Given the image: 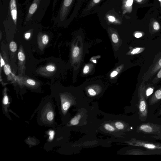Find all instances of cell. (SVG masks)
I'll list each match as a JSON object with an SVG mask.
<instances>
[{"mask_svg":"<svg viewBox=\"0 0 161 161\" xmlns=\"http://www.w3.org/2000/svg\"><path fill=\"white\" fill-rule=\"evenodd\" d=\"M1 1L0 6L1 24L4 26L16 27L24 23L27 8L26 1L21 4L18 0Z\"/></svg>","mask_w":161,"mask_h":161,"instance_id":"cell-1","label":"cell"},{"mask_svg":"<svg viewBox=\"0 0 161 161\" xmlns=\"http://www.w3.org/2000/svg\"><path fill=\"white\" fill-rule=\"evenodd\" d=\"M52 0H26L27 8L24 24H37L42 21Z\"/></svg>","mask_w":161,"mask_h":161,"instance_id":"cell-2","label":"cell"},{"mask_svg":"<svg viewBox=\"0 0 161 161\" xmlns=\"http://www.w3.org/2000/svg\"><path fill=\"white\" fill-rule=\"evenodd\" d=\"M145 82L144 80L142 82L139 87L138 92L139 118L142 122L146 120L148 113V105L145 94Z\"/></svg>","mask_w":161,"mask_h":161,"instance_id":"cell-3","label":"cell"},{"mask_svg":"<svg viewBox=\"0 0 161 161\" xmlns=\"http://www.w3.org/2000/svg\"><path fill=\"white\" fill-rule=\"evenodd\" d=\"M73 1L74 0H63L57 16L54 20L55 22L59 24L66 21Z\"/></svg>","mask_w":161,"mask_h":161,"instance_id":"cell-4","label":"cell"},{"mask_svg":"<svg viewBox=\"0 0 161 161\" xmlns=\"http://www.w3.org/2000/svg\"><path fill=\"white\" fill-rule=\"evenodd\" d=\"M137 132L144 134L161 136V126L150 122L142 123L137 127Z\"/></svg>","mask_w":161,"mask_h":161,"instance_id":"cell-5","label":"cell"},{"mask_svg":"<svg viewBox=\"0 0 161 161\" xmlns=\"http://www.w3.org/2000/svg\"><path fill=\"white\" fill-rule=\"evenodd\" d=\"M127 143L131 145L144 147L149 150L161 152V144L154 143L135 139H132L128 142Z\"/></svg>","mask_w":161,"mask_h":161,"instance_id":"cell-6","label":"cell"},{"mask_svg":"<svg viewBox=\"0 0 161 161\" xmlns=\"http://www.w3.org/2000/svg\"><path fill=\"white\" fill-rule=\"evenodd\" d=\"M161 68V56L154 62L143 77V79L147 82L154 77Z\"/></svg>","mask_w":161,"mask_h":161,"instance_id":"cell-7","label":"cell"},{"mask_svg":"<svg viewBox=\"0 0 161 161\" xmlns=\"http://www.w3.org/2000/svg\"><path fill=\"white\" fill-rule=\"evenodd\" d=\"M161 101V87L156 90L151 96L149 100V104L152 105Z\"/></svg>","mask_w":161,"mask_h":161,"instance_id":"cell-8","label":"cell"},{"mask_svg":"<svg viewBox=\"0 0 161 161\" xmlns=\"http://www.w3.org/2000/svg\"><path fill=\"white\" fill-rule=\"evenodd\" d=\"M152 84H149L146 85L145 88V94L146 99H147L150 97L153 94L155 87Z\"/></svg>","mask_w":161,"mask_h":161,"instance_id":"cell-9","label":"cell"},{"mask_svg":"<svg viewBox=\"0 0 161 161\" xmlns=\"http://www.w3.org/2000/svg\"><path fill=\"white\" fill-rule=\"evenodd\" d=\"M161 82V68L157 73L156 76L152 81L151 84L153 85L158 83Z\"/></svg>","mask_w":161,"mask_h":161,"instance_id":"cell-10","label":"cell"},{"mask_svg":"<svg viewBox=\"0 0 161 161\" xmlns=\"http://www.w3.org/2000/svg\"><path fill=\"white\" fill-rule=\"evenodd\" d=\"M129 154L134 155H149L147 152L139 149H135L132 150Z\"/></svg>","mask_w":161,"mask_h":161,"instance_id":"cell-11","label":"cell"},{"mask_svg":"<svg viewBox=\"0 0 161 161\" xmlns=\"http://www.w3.org/2000/svg\"><path fill=\"white\" fill-rule=\"evenodd\" d=\"M81 117L80 114L77 115L75 116L71 121V123L72 125H76L79 124V120Z\"/></svg>","mask_w":161,"mask_h":161,"instance_id":"cell-12","label":"cell"},{"mask_svg":"<svg viewBox=\"0 0 161 161\" xmlns=\"http://www.w3.org/2000/svg\"><path fill=\"white\" fill-rule=\"evenodd\" d=\"M145 49V48H136L132 50V51L131 52V53L133 55L139 54L142 52H143Z\"/></svg>","mask_w":161,"mask_h":161,"instance_id":"cell-13","label":"cell"},{"mask_svg":"<svg viewBox=\"0 0 161 161\" xmlns=\"http://www.w3.org/2000/svg\"><path fill=\"white\" fill-rule=\"evenodd\" d=\"M71 103L68 101L64 102L62 105V108L64 111H67L70 107Z\"/></svg>","mask_w":161,"mask_h":161,"instance_id":"cell-14","label":"cell"},{"mask_svg":"<svg viewBox=\"0 0 161 161\" xmlns=\"http://www.w3.org/2000/svg\"><path fill=\"white\" fill-rule=\"evenodd\" d=\"M17 45L14 42H11L10 44V48L11 51L13 52H15L17 50Z\"/></svg>","mask_w":161,"mask_h":161,"instance_id":"cell-15","label":"cell"},{"mask_svg":"<svg viewBox=\"0 0 161 161\" xmlns=\"http://www.w3.org/2000/svg\"><path fill=\"white\" fill-rule=\"evenodd\" d=\"M80 53V49L78 47H75L73 51L72 55L74 57H77L79 56Z\"/></svg>","mask_w":161,"mask_h":161,"instance_id":"cell-16","label":"cell"},{"mask_svg":"<svg viewBox=\"0 0 161 161\" xmlns=\"http://www.w3.org/2000/svg\"><path fill=\"white\" fill-rule=\"evenodd\" d=\"M104 127L106 130L109 132H113L115 130L114 127L109 124H105Z\"/></svg>","mask_w":161,"mask_h":161,"instance_id":"cell-17","label":"cell"},{"mask_svg":"<svg viewBox=\"0 0 161 161\" xmlns=\"http://www.w3.org/2000/svg\"><path fill=\"white\" fill-rule=\"evenodd\" d=\"M4 72L6 75H8L11 72L10 67L8 65H6L4 67Z\"/></svg>","mask_w":161,"mask_h":161,"instance_id":"cell-18","label":"cell"},{"mask_svg":"<svg viewBox=\"0 0 161 161\" xmlns=\"http://www.w3.org/2000/svg\"><path fill=\"white\" fill-rule=\"evenodd\" d=\"M115 126L118 130H122L125 128V125L123 123L120 122H117L115 123Z\"/></svg>","mask_w":161,"mask_h":161,"instance_id":"cell-19","label":"cell"},{"mask_svg":"<svg viewBox=\"0 0 161 161\" xmlns=\"http://www.w3.org/2000/svg\"><path fill=\"white\" fill-rule=\"evenodd\" d=\"M47 117L49 121H52L54 117V114L53 112L52 111L48 112L47 114Z\"/></svg>","mask_w":161,"mask_h":161,"instance_id":"cell-20","label":"cell"},{"mask_svg":"<svg viewBox=\"0 0 161 161\" xmlns=\"http://www.w3.org/2000/svg\"><path fill=\"white\" fill-rule=\"evenodd\" d=\"M18 58L20 61H24L25 59L24 54L22 52H19L18 53Z\"/></svg>","mask_w":161,"mask_h":161,"instance_id":"cell-21","label":"cell"},{"mask_svg":"<svg viewBox=\"0 0 161 161\" xmlns=\"http://www.w3.org/2000/svg\"><path fill=\"white\" fill-rule=\"evenodd\" d=\"M49 41V38L47 35H44L42 37V42L44 44H47Z\"/></svg>","mask_w":161,"mask_h":161,"instance_id":"cell-22","label":"cell"},{"mask_svg":"<svg viewBox=\"0 0 161 161\" xmlns=\"http://www.w3.org/2000/svg\"><path fill=\"white\" fill-rule=\"evenodd\" d=\"M112 39L113 42L114 43H117L118 41V39L117 35L114 34L112 35Z\"/></svg>","mask_w":161,"mask_h":161,"instance_id":"cell-23","label":"cell"},{"mask_svg":"<svg viewBox=\"0 0 161 161\" xmlns=\"http://www.w3.org/2000/svg\"><path fill=\"white\" fill-rule=\"evenodd\" d=\"M153 29L155 31H158L160 28V25L157 22H155L153 24Z\"/></svg>","mask_w":161,"mask_h":161,"instance_id":"cell-24","label":"cell"},{"mask_svg":"<svg viewBox=\"0 0 161 161\" xmlns=\"http://www.w3.org/2000/svg\"><path fill=\"white\" fill-rule=\"evenodd\" d=\"M8 102L9 100L8 96L6 95L4 96L3 101V104L4 105H7L8 104Z\"/></svg>","mask_w":161,"mask_h":161,"instance_id":"cell-25","label":"cell"},{"mask_svg":"<svg viewBox=\"0 0 161 161\" xmlns=\"http://www.w3.org/2000/svg\"><path fill=\"white\" fill-rule=\"evenodd\" d=\"M49 139L50 140H52L54 138V132L53 131H50L49 132Z\"/></svg>","mask_w":161,"mask_h":161,"instance_id":"cell-26","label":"cell"},{"mask_svg":"<svg viewBox=\"0 0 161 161\" xmlns=\"http://www.w3.org/2000/svg\"><path fill=\"white\" fill-rule=\"evenodd\" d=\"M47 69L48 71L53 72L55 70V68L53 66L49 65L47 67Z\"/></svg>","mask_w":161,"mask_h":161,"instance_id":"cell-27","label":"cell"},{"mask_svg":"<svg viewBox=\"0 0 161 161\" xmlns=\"http://www.w3.org/2000/svg\"><path fill=\"white\" fill-rule=\"evenodd\" d=\"M88 93L91 96H95L96 95L95 91L93 89H90L88 90Z\"/></svg>","mask_w":161,"mask_h":161,"instance_id":"cell-28","label":"cell"},{"mask_svg":"<svg viewBox=\"0 0 161 161\" xmlns=\"http://www.w3.org/2000/svg\"><path fill=\"white\" fill-rule=\"evenodd\" d=\"M26 82L27 84L32 86H34L36 84L35 82L34 81L31 79H29L27 80L26 81Z\"/></svg>","mask_w":161,"mask_h":161,"instance_id":"cell-29","label":"cell"},{"mask_svg":"<svg viewBox=\"0 0 161 161\" xmlns=\"http://www.w3.org/2000/svg\"><path fill=\"white\" fill-rule=\"evenodd\" d=\"M135 36L136 38H139L142 37V33H140V32H138V33H136L135 34Z\"/></svg>","mask_w":161,"mask_h":161,"instance_id":"cell-30","label":"cell"},{"mask_svg":"<svg viewBox=\"0 0 161 161\" xmlns=\"http://www.w3.org/2000/svg\"><path fill=\"white\" fill-rule=\"evenodd\" d=\"M101 0H93V3L91 4L90 6H91V7H92L94 4L98 3Z\"/></svg>","mask_w":161,"mask_h":161,"instance_id":"cell-31","label":"cell"},{"mask_svg":"<svg viewBox=\"0 0 161 161\" xmlns=\"http://www.w3.org/2000/svg\"><path fill=\"white\" fill-rule=\"evenodd\" d=\"M89 71V67L88 66H86L84 68V73L86 74L88 73Z\"/></svg>","mask_w":161,"mask_h":161,"instance_id":"cell-32","label":"cell"},{"mask_svg":"<svg viewBox=\"0 0 161 161\" xmlns=\"http://www.w3.org/2000/svg\"><path fill=\"white\" fill-rule=\"evenodd\" d=\"M31 36V33H26L25 35V38L26 39H29Z\"/></svg>","mask_w":161,"mask_h":161,"instance_id":"cell-33","label":"cell"},{"mask_svg":"<svg viewBox=\"0 0 161 161\" xmlns=\"http://www.w3.org/2000/svg\"><path fill=\"white\" fill-rule=\"evenodd\" d=\"M108 20L110 21L114 22L115 20V19L113 16H110L108 17Z\"/></svg>","mask_w":161,"mask_h":161,"instance_id":"cell-34","label":"cell"},{"mask_svg":"<svg viewBox=\"0 0 161 161\" xmlns=\"http://www.w3.org/2000/svg\"><path fill=\"white\" fill-rule=\"evenodd\" d=\"M118 74V72L116 71L113 72L111 74V76L112 77H114L116 76Z\"/></svg>","mask_w":161,"mask_h":161,"instance_id":"cell-35","label":"cell"},{"mask_svg":"<svg viewBox=\"0 0 161 161\" xmlns=\"http://www.w3.org/2000/svg\"><path fill=\"white\" fill-rule=\"evenodd\" d=\"M1 67L5 65V63L4 61V60L2 58L1 56Z\"/></svg>","mask_w":161,"mask_h":161,"instance_id":"cell-36","label":"cell"},{"mask_svg":"<svg viewBox=\"0 0 161 161\" xmlns=\"http://www.w3.org/2000/svg\"><path fill=\"white\" fill-rule=\"evenodd\" d=\"M57 1V0H54L53 1V10H54V8L55 5H56V4Z\"/></svg>","mask_w":161,"mask_h":161,"instance_id":"cell-37","label":"cell"},{"mask_svg":"<svg viewBox=\"0 0 161 161\" xmlns=\"http://www.w3.org/2000/svg\"><path fill=\"white\" fill-rule=\"evenodd\" d=\"M158 115L159 116L161 115V109L160 110V112L158 113Z\"/></svg>","mask_w":161,"mask_h":161,"instance_id":"cell-38","label":"cell"},{"mask_svg":"<svg viewBox=\"0 0 161 161\" xmlns=\"http://www.w3.org/2000/svg\"><path fill=\"white\" fill-rule=\"evenodd\" d=\"M136 1L140 3L142 1V0H136Z\"/></svg>","mask_w":161,"mask_h":161,"instance_id":"cell-39","label":"cell"},{"mask_svg":"<svg viewBox=\"0 0 161 161\" xmlns=\"http://www.w3.org/2000/svg\"><path fill=\"white\" fill-rule=\"evenodd\" d=\"M93 62L96 63V60H93Z\"/></svg>","mask_w":161,"mask_h":161,"instance_id":"cell-40","label":"cell"},{"mask_svg":"<svg viewBox=\"0 0 161 161\" xmlns=\"http://www.w3.org/2000/svg\"><path fill=\"white\" fill-rule=\"evenodd\" d=\"M159 1L160 2H161V0H159Z\"/></svg>","mask_w":161,"mask_h":161,"instance_id":"cell-41","label":"cell"},{"mask_svg":"<svg viewBox=\"0 0 161 161\" xmlns=\"http://www.w3.org/2000/svg\"></svg>","mask_w":161,"mask_h":161,"instance_id":"cell-42","label":"cell"}]
</instances>
